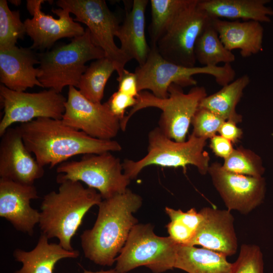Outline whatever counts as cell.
<instances>
[{"instance_id":"1","label":"cell","mask_w":273,"mask_h":273,"mask_svg":"<svg viewBox=\"0 0 273 273\" xmlns=\"http://www.w3.org/2000/svg\"><path fill=\"white\" fill-rule=\"evenodd\" d=\"M27 149L39 164L52 168L78 155L120 151L117 141L92 138L61 119L38 118L16 127Z\"/></svg>"},{"instance_id":"2","label":"cell","mask_w":273,"mask_h":273,"mask_svg":"<svg viewBox=\"0 0 273 273\" xmlns=\"http://www.w3.org/2000/svg\"><path fill=\"white\" fill-rule=\"evenodd\" d=\"M142 204V197L129 189L103 199L94 225L80 237L85 257L100 265H112L138 223L133 213Z\"/></svg>"},{"instance_id":"3","label":"cell","mask_w":273,"mask_h":273,"mask_svg":"<svg viewBox=\"0 0 273 273\" xmlns=\"http://www.w3.org/2000/svg\"><path fill=\"white\" fill-rule=\"evenodd\" d=\"M60 184L58 191L44 196L40 205L38 225L49 239L56 238L67 250H73L71 242L88 210L103 199L98 191L70 180Z\"/></svg>"},{"instance_id":"4","label":"cell","mask_w":273,"mask_h":273,"mask_svg":"<svg viewBox=\"0 0 273 273\" xmlns=\"http://www.w3.org/2000/svg\"><path fill=\"white\" fill-rule=\"evenodd\" d=\"M40 75L38 80L43 87L61 93L68 85L77 87L90 60L105 57L103 51L94 42L90 31L71 41L38 55Z\"/></svg>"},{"instance_id":"5","label":"cell","mask_w":273,"mask_h":273,"mask_svg":"<svg viewBox=\"0 0 273 273\" xmlns=\"http://www.w3.org/2000/svg\"><path fill=\"white\" fill-rule=\"evenodd\" d=\"M148 140L147 154L143 158L138 161L125 159L122 162L123 172L130 180L150 165L181 167L186 171L187 166L192 165L197 167L200 174L208 173L210 157L204 150L206 139L192 133L188 140L178 142L167 137L156 127L149 132Z\"/></svg>"},{"instance_id":"6","label":"cell","mask_w":273,"mask_h":273,"mask_svg":"<svg viewBox=\"0 0 273 273\" xmlns=\"http://www.w3.org/2000/svg\"><path fill=\"white\" fill-rule=\"evenodd\" d=\"M134 72L139 92L149 90L155 97L162 99L168 97V88L172 84L181 87L195 86L197 81L193 76L196 74L211 75L222 86L233 81L236 76L231 64L222 66L185 67L165 59L156 47H151L145 63L139 65Z\"/></svg>"},{"instance_id":"7","label":"cell","mask_w":273,"mask_h":273,"mask_svg":"<svg viewBox=\"0 0 273 273\" xmlns=\"http://www.w3.org/2000/svg\"><path fill=\"white\" fill-rule=\"evenodd\" d=\"M165 99L155 97L151 93L142 91L136 98V103L120 121L121 129L124 131L130 118L138 111L154 107L162 111L159 127L169 138L178 142L186 141L193 117L202 100L207 96L203 86H195L186 94L183 87L175 84L168 88Z\"/></svg>"},{"instance_id":"8","label":"cell","mask_w":273,"mask_h":273,"mask_svg":"<svg viewBox=\"0 0 273 273\" xmlns=\"http://www.w3.org/2000/svg\"><path fill=\"white\" fill-rule=\"evenodd\" d=\"M179 245L170 237H160L151 224H135L116 258L115 269L126 273L144 266L154 273L174 268Z\"/></svg>"},{"instance_id":"9","label":"cell","mask_w":273,"mask_h":273,"mask_svg":"<svg viewBox=\"0 0 273 273\" xmlns=\"http://www.w3.org/2000/svg\"><path fill=\"white\" fill-rule=\"evenodd\" d=\"M57 182H83L107 199L125 192L130 179L124 174L122 163L111 152L87 154L79 161H66L57 168Z\"/></svg>"},{"instance_id":"10","label":"cell","mask_w":273,"mask_h":273,"mask_svg":"<svg viewBox=\"0 0 273 273\" xmlns=\"http://www.w3.org/2000/svg\"><path fill=\"white\" fill-rule=\"evenodd\" d=\"M56 4L75 16V21L85 24L94 43L114 64L118 77L131 59L114 41L120 25L115 15L104 0H59Z\"/></svg>"},{"instance_id":"11","label":"cell","mask_w":273,"mask_h":273,"mask_svg":"<svg viewBox=\"0 0 273 273\" xmlns=\"http://www.w3.org/2000/svg\"><path fill=\"white\" fill-rule=\"evenodd\" d=\"M1 102L4 114L0 122L1 136L17 122L24 123L38 118L62 119L67 99L53 89L29 93L0 85Z\"/></svg>"},{"instance_id":"12","label":"cell","mask_w":273,"mask_h":273,"mask_svg":"<svg viewBox=\"0 0 273 273\" xmlns=\"http://www.w3.org/2000/svg\"><path fill=\"white\" fill-rule=\"evenodd\" d=\"M193 0L159 40L156 48L166 60L188 67L196 62V42L211 18Z\"/></svg>"},{"instance_id":"13","label":"cell","mask_w":273,"mask_h":273,"mask_svg":"<svg viewBox=\"0 0 273 273\" xmlns=\"http://www.w3.org/2000/svg\"><path fill=\"white\" fill-rule=\"evenodd\" d=\"M65 108L63 123L92 138L112 140L121 129L120 120L112 113L107 102L94 103L74 86H69Z\"/></svg>"},{"instance_id":"14","label":"cell","mask_w":273,"mask_h":273,"mask_svg":"<svg viewBox=\"0 0 273 273\" xmlns=\"http://www.w3.org/2000/svg\"><path fill=\"white\" fill-rule=\"evenodd\" d=\"M208 173L228 210L247 214L263 202L266 192L263 176L233 173L218 162L210 165Z\"/></svg>"},{"instance_id":"15","label":"cell","mask_w":273,"mask_h":273,"mask_svg":"<svg viewBox=\"0 0 273 273\" xmlns=\"http://www.w3.org/2000/svg\"><path fill=\"white\" fill-rule=\"evenodd\" d=\"M43 0H27L26 7L32 16L24 23L26 33L33 40L30 48L44 51L63 38H76L84 34L85 30L70 16V12L62 8L52 9L58 19L46 14L41 10Z\"/></svg>"},{"instance_id":"16","label":"cell","mask_w":273,"mask_h":273,"mask_svg":"<svg viewBox=\"0 0 273 273\" xmlns=\"http://www.w3.org/2000/svg\"><path fill=\"white\" fill-rule=\"evenodd\" d=\"M1 138L0 177L33 185L36 179L43 176V167L32 157L16 127H9Z\"/></svg>"},{"instance_id":"17","label":"cell","mask_w":273,"mask_h":273,"mask_svg":"<svg viewBox=\"0 0 273 273\" xmlns=\"http://www.w3.org/2000/svg\"><path fill=\"white\" fill-rule=\"evenodd\" d=\"M33 185H26L0 178V216L8 221L18 231L33 235L38 224L40 212L30 205L38 198Z\"/></svg>"},{"instance_id":"18","label":"cell","mask_w":273,"mask_h":273,"mask_svg":"<svg viewBox=\"0 0 273 273\" xmlns=\"http://www.w3.org/2000/svg\"><path fill=\"white\" fill-rule=\"evenodd\" d=\"M199 212L202 219L190 246H201L226 257L235 254L238 240L231 211L205 207Z\"/></svg>"},{"instance_id":"19","label":"cell","mask_w":273,"mask_h":273,"mask_svg":"<svg viewBox=\"0 0 273 273\" xmlns=\"http://www.w3.org/2000/svg\"><path fill=\"white\" fill-rule=\"evenodd\" d=\"M38 55L29 48L14 46L0 48V81L7 88L17 92H24L37 85L42 87L38 80L40 75Z\"/></svg>"},{"instance_id":"20","label":"cell","mask_w":273,"mask_h":273,"mask_svg":"<svg viewBox=\"0 0 273 273\" xmlns=\"http://www.w3.org/2000/svg\"><path fill=\"white\" fill-rule=\"evenodd\" d=\"M211 23L228 50L239 49L244 58L262 51L264 29L261 23L211 18Z\"/></svg>"},{"instance_id":"21","label":"cell","mask_w":273,"mask_h":273,"mask_svg":"<svg viewBox=\"0 0 273 273\" xmlns=\"http://www.w3.org/2000/svg\"><path fill=\"white\" fill-rule=\"evenodd\" d=\"M148 0H134L131 10L126 14L123 23L116 34L121 50L139 65H143L151 51L145 33V12Z\"/></svg>"},{"instance_id":"22","label":"cell","mask_w":273,"mask_h":273,"mask_svg":"<svg viewBox=\"0 0 273 273\" xmlns=\"http://www.w3.org/2000/svg\"><path fill=\"white\" fill-rule=\"evenodd\" d=\"M15 260L22 263L21 268L14 273H54L56 263L65 258H76L79 256L77 250H67L59 243H50L43 234L35 247L26 251L20 249L14 250Z\"/></svg>"},{"instance_id":"23","label":"cell","mask_w":273,"mask_h":273,"mask_svg":"<svg viewBox=\"0 0 273 273\" xmlns=\"http://www.w3.org/2000/svg\"><path fill=\"white\" fill-rule=\"evenodd\" d=\"M268 0H198L199 7L211 18L269 23L273 9Z\"/></svg>"},{"instance_id":"24","label":"cell","mask_w":273,"mask_h":273,"mask_svg":"<svg viewBox=\"0 0 273 273\" xmlns=\"http://www.w3.org/2000/svg\"><path fill=\"white\" fill-rule=\"evenodd\" d=\"M233 263L220 253L194 246L179 245L174 268L188 273H232Z\"/></svg>"},{"instance_id":"25","label":"cell","mask_w":273,"mask_h":273,"mask_svg":"<svg viewBox=\"0 0 273 273\" xmlns=\"http://www.w3.org/2000/svg\"><path fill=\"white\" fill-rule=\"evenodd\" d=\"M250 81L247 74L240 76L222 86L217 92L204 98L199 107L212 111L225 121H231L236 124L241 122L242 116L237 112L236 108Z\"/></svg>"},{"instance_id":"26","label":"cell","mask_w":273,"mask_h":273,"mask_svg":"<svg viewBox=\"0 0 273 273\" xmlns=\"http://www.w3.org/2000/svg\"><path fill=\"white\" fill-rule=\"evenodd\" d=\"M193 0H151V22L149 34L151 47L169 29Z\"/></svg>"},{"instance_id":"27","label":"cell","mask_w":273,"mask_h":273,"mask_svg":"<svg viewBox=\"0 0 273 273\" xmlns=\"http://www.w3.org/2000/svg\"><path fill=\"white\" fill-rule=\"evenodd\" d=\"M194 53L196 61L204 66H217L220 63L231 64L236 59L235 55L222 42L211 19L198 37Z\"/></svg>"},{"instance_id":"28","label":"cell","mask_w":273,"mask_h":273,"mask_svg":"<svg viewBox=\"0 0 273 273\" xmlns=\"http://www.w3.org/2000/svg\"><path fill=\"white\" fill-rule=\"evenodd\" d=\"M114 71V64L107 58L96 60L87 67L76 87L90 101L100 103L105 85Z\"/></svg>"},{"instance_id":"29","label":"cell","mask_w":273,"mask_h":273,"mask_svg":"<svg viewBox=\"0 0 273 273\" xmlns=\"http://www.w3.org/2000/svg\"><path fill=\"white\" fill-rule=\"evenodd\" d=\"M165 211L170 221L166 225L169 237L180 245L190 246L202 219L195 208L187 212L166 207Z\"/></svg>"},{"instance_id":"30","label":"cell","mask_w":273,"mask_h":273,"mask_svg":"<svg viewBox=\"0 0 273 273\" xmlns=\"http://www.w3.org/2000/svg\"><path fill=\"white\" fill-rule=\"evenodd\" d=\"M223 168L226 170L253 177H262L265 168L260 157L252 150L240 146L224 159Z\"/></svg>"},{"instance_id":"31","label":"cell","mask_w":273,"mask_h":273,"mask_svg":"<svg viewBox=\"0 0 273 273\" xmlns=\"http://www.w3.org/2000/svg\"><path fill=\"white\" fill-rule=\"evenodd\" d=\"M26 34L19 11L11 10L6 0L0 1V48L14 46Z\"/></svg>"},{"instance_id":"32","label":"cell","mask_w":273,"mask_h":273,"mask_svg":"<svg viewBox=\"0 0 273 273\" xmlns=\"http://www.w3.org/2000/svg\"><path fill=\"white\" fill-rule=\"evenodd\" d=\"M232 273H263V254L259 246L241 245L239 255L233 263Z\"/></svg>"},{"instance_id":"33","label":"cell","mask_w":273,"mask_h":273,"mask_svg":"<svg viewBox=\"0 0 273 273\" xmlns=\"http://www.w3.org/2000/svg\"><path fill=\"white\" fill-rule=\"evenodd\" d=\"M225 121L212 111L199 107L192 120L193 127L192 133L198 138L211 139L216 135Z\"/></svg>"},{"instance_id":"34","label":"cell","mask_w":273,"mask_h":273,"mask_svg":"<svg viewBox=\"0 0 273 273\" xmlns=\"http://www.w3.org/2000/svg\"><path fill=\"white\" fill-rule=\"evenodd\" d=\"M136 101V98L117 90L111 95L107 103L112 113L121 121L125 116L126 109L134 106Z\"/></svg>"},{"instance_id":"35","label":"cell","mask_w":273,"mask_h":273,"mask_svg":"<svg viewBox=\"0 0 273 273\" xmlns=\"http://www.w3.org/2000/svg\"><path fill=\"white\" fill-rule=\"evenodd\" d=\"M118 90L127 95L136 98L139 94L137 78L134 72H131L125 69L122 75L118 77Z\"/></svg>"},{"instance_id":"36","label":"cell","mask_w":273,"mask_h":273,"mask_svg":"<svg viewBox=\"0 0 273 273\" xmlns=\"http://www.w3.org/2000/svg\"><path fill=\"white\" fill-rule=\"evenodd\" d=\"M209 147L216 156L223 159L228 158L234 149L231 141L217 134L210 139Z\"/></svg>"},{"instance_id":"37","label":"cell","mask_w":273,"mask_h":273,"mask_svg":"<svg viewBox=\"0 0 273 273\" xmlns=\"http://www.w3.org/2000/svg\"><path fill=\"white\" fill-rule=\"evenodd\" d=\"M219 135L231 141L233 144L237 143L242 136L243 130L231 121H225L218 131Z\"/></svg>"},{"instance_id":"38","label":"cell","mask_w":273,"mask_h":273,"mask_svg":"<svg viewBox=\"0 0 273 273\" xmlns=\"http://www.w3.org/2000/svg\"><path fill=\"white\" fill-rule=\"evenodd\" d=\"M82 273H120L116 271L115 269L107 270H101L98 271H92L88 270H85Z\"/></svg>"},{"instance_id":"39","label":"cell","mask_w":273,"mask_h":273,"mask_svg":"<svg viewBox=\"0 0 273 273\" xmlns=\"http://www.w3.org/2000/svg\"><path fill=\"white\" fill-rule=\"evenodd\" d=\"M10 2L11 3H12L13 4L16 5V6H19L21 3V1H10Z\"/></svg>"}]
</instances>
